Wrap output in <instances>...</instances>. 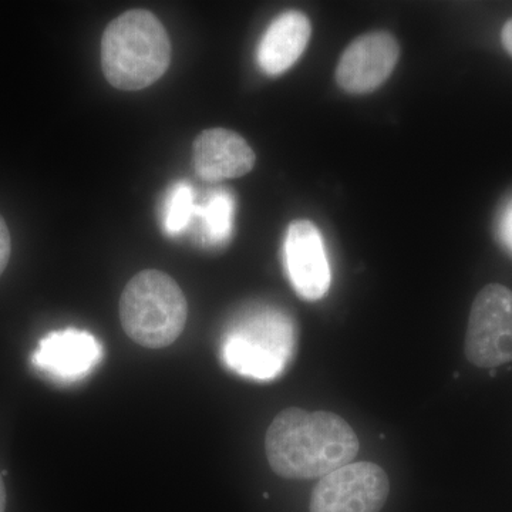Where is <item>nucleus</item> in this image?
I'll return each mask as SVG.
<instances>
[{"label": "nucleus", "mask_w": 512, "mask_h": 512, "mask_svg": "<svg viewBox=\"0 0 512 512\" xmlns=\"http://www.w3.org/2000/svg\"><path fill=\"white\" fill-rule=\"evenodd\" d=\"M359 446L355 430L338 414L298 407L279 413L265 437L269 466L289 480L325 477L352 463Z\"/></svg>", "instance_id": "nucleus-1"}, {"label": "nucleus", "mask_w": 512, "mask_h": 512, "mask_svg": "<svg viewBox=\"0 0 512 512\" xmlns=\"http://www.w3.org/2000/svg\"><path fill=\"white\" fill-rule=\"evenodd\" d=\"M171 62V42L153 13L133 9L111 20L101 37V69L107 82L124 92L146 89Z\"/></svg>", "instance_id": "nucleus-2"}, {"label": "nucleus", "mask_w": 512, "mask_h": 512, "mask_svg": "<svg viewBox=\"0 0 512 512\" xmlns=\"http://www.w3.org/2000/svg\"><path fill=\"white\" fill-rule=\"evenodd\" d=\"M296 340V326L288 313L271 305L249 306L225 332L222 362L239 376L271 382L291 363Z\"/></svg>", "instance_id": "nucleus-3"}, {"label": "nucleus", "mask_w": 512, "mask_h": 512, "mask_svg": "<svg viewBox=\"0 0 512 512\" xmlns=\"http://www.w3.org/2000/svg\"><path fill=\"white\" fill-rule=\"evenodd\" d=\"M188 318L184 292L157 269L140 272L120 299V320L128 338L148 349H163L180 338Z\"/></svg>", "instance_id": "nucleus-4"}, {"label": "nucleus", "mask_w": 512, "mask_h": 512, "mask_svg": "<svg viewBox=\"0 0 512 512\" xmlns=\"http://www.w3.org/2000/svg\"><path fill=\"white\" fill-rule=\"evenodd\" d=\"M466 356L478 367L512 362V291L491 284L481 289L471 306Z\"/></svg>", "instance_id": "nucleus-5"}, {"label": "nucleus", "mask_w": 512, "mask_h": 512, "mask_svg": "<svg viewBox=\"0 0 512 512\" xmlns=\"http://www.w3.org/2000/svg\"><path fill=\"white\" fill-rule=\"evenodd\" d=\"M386 471L370 461L349 463L320 478L311 512H380L389 497Z\"/></svg>", "instance_id": "nucleus-6"}, {"label": "nucleus", "mask_w": 512, "mask_h": 512, "mask_svg": "<svg viewBox=\"0 0 512 512\" xmlns=\"http://www.w3.org/2000/svg\"><path fill=\"white\" fill-rule=\"evenodd\" d=\"M284 262L289 281L301 298L319 301L332 284L328 255L311 221H293L286 231Z\"/></svg>", "instance_id": "nucleus-7"}, {"label": "nucleus", "mask_w": 512, "mask_h": 512, "mask_svg": "<svg viewBox=\"0 0 512 512\" xmlns=\"http://www.w3.org/2000/svg\"><path fill=\"white\" fill-rule=\"evenodd\" d=\"M400 56L397 40L389 32H370L357 37L340 57L336 82L345 92H375L393 73Z\"/></svg>", "instance_id": "nucleus-8"}, {"label": "nucleus", "mask_w": 512, "mask_h": 512, "mask_svg": "<svg viewBox=\"0 0 512 512\" xmlns=\"http://www.w3.org/2000/svg\"><path fill=\"white\" fill-rule=\"evenodd\" d=\"M101 357L103 348L92 333L69 328L55 330L40 339L32 365L55 382L74 383L89 376Z\"/></svg>", "instance_id": "nucleus-9"}, {"label": "nucleus", "mask_w": 512, "mask_h": 512, "mask_svg": "<svg viewBox=\"0 0 512 512\" xmlns=\"http://www.w3.org/2000/svg\"><path fill=\"white\" fill-rule=\"evenodd\" d=\"M194 170L208 183H220L248 174L254 168L255 151L244 137L227 128H210L195 138Z\"/></svg>", "instance_id": "nucleus-10"}, {"label": "nucleus", "mask_w": 512, "mask_h": 512, "mask_svg": "<svg viewBox=\"0 0 512 512\" xmlns=\"http://www.w3.org/2000/svg\"><path fill=\"white\" fill-rule=\"evenodd\" d=\"M311 20L299 10L282 13L266 29L258 47V63L268 76L291 69L311 39Z\"/></svg>", "instance_id": "nucleus-11"}, {"label": "nucleus", "mask_w": 512, "mask_h": 512, "mask_svg": "<svg viewBox=\"0 0 512 512\" xmlns=\"http://www.w3.org/2000/svg\"><path fill=\"white\" fill-rule=\"evenodd\" d=\"M234 215V195L227 190L211 192L204 204L197 207V217L201 220L204 241L210 245L225 244L232 234Z\"/></svg>", "instance_id": "nucleus-12"}, {"label": "nucleus", "mask_w": 512, "mask_h": 512, "mask_svg": "<svg viewBox=\"0 0 512 512\" xmlns=\"http://www.w3.org/2000/svg\"><path fill=\"white\" fill-rule=\"evenodd\" d=\"M194 191L191 185L180 181L168 192L164 208V229L168 235H180L197 217Z\"/></svg>", "instance_id": "nucleus-13"}, {"label": "nucleus", "mask_w": 512, "mask_h": 512, "mask_svg": "<svg viewBox=\"0 0 512 512\" xmlns=\"http://www.w3.org/2000/svg\"><path fill=\"white\" fill-rule=\"evenodd\" d=\"M497 234L503 247L512 255V198L505 204L498 218Z\"/></svg>", "instance_id": "nucleus-14"}, {"label": "nucleus", "mask_w": 512, "mask_h": 512, "mask_svg": "<svg viewBox=\"0 0 512 512\" xmlns=\"http://www.w3.org/2000/svg\"><path fill=\"white\" fill-rule=\"evenodd\" d=\"M10 252H12V239L6 221L0 215V275L5 272L9 264Z\"/></svg>", "instance_id": "nucleus-15"}, {"label": "nucleus", "mask_w": 512, "mask_h": 512, "mask_svg": "<svg viewBox=\"0 0 512 512\" xmlns=\"http://www.w3.org/2000/svg\"><path fill=\"white\" fill-rule=\"evenodd\" d=\"M501 40L507 52L512 56V18L505 23L503 32H501Z\"/></svg>", "instance_id": "nucleus-16"}, {"label": "nucleus", "mask_w": 512, "mask_h": 512, "mask_svg": "<svg viewBox=\"0 0 512 512\" xmlns=\"http://www.w3.org/2000/svg\"><path fill=\"white\" fill-rule=\"evenodd\" d=\"M6 510V488L5 483H3L2 474H0V512H5Z\"/></svg>", "instance_id": "nucleus-17"}]
</instances>
